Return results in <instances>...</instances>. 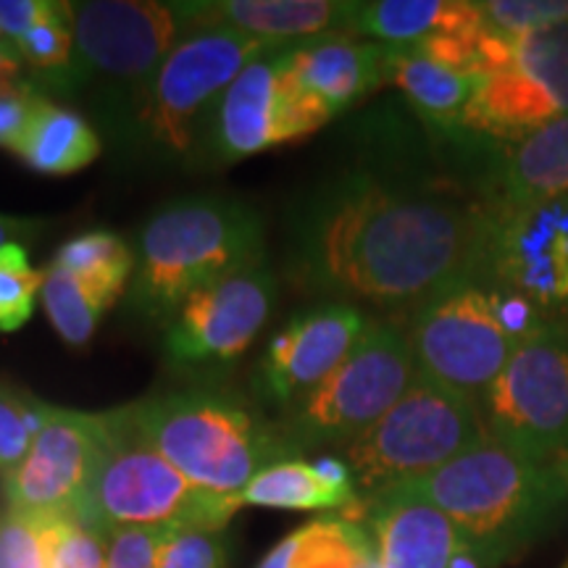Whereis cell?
Instances as JSON below:
<instances>
[{
  "label": "cell",
  "instance_id": "6da1fadb",
  "mask_svg": "<svg viewBox=\"0 0 568 568\" xmlns=\"http://www.w3.org/2000/svg\"><path fill=\"white\" fill-rule=\"evenodd\" d=\"M493 211L437 190L347 176L290 222L287 268L303 290L408 308L485 276Z\"/></svg>",
  "mask_w": 568,
  "mask_h": 568
},
{
  "label": "cell",
  "instance_id": "7a4b0ae2",
  "mask_svg": "<svg viewBox=\"0 0 568 568\" xmlns=\"http://www.w3.org/2000/svg\"><path fill=\"white\" fill-rule=\"evenodd\" d=\"M393 493L443 510L487 568L542 535L568 508V453L537 460L487 435Z\"/></svg>",
  "mask_w": 568,
  "mask_h": 568
},
{
  "label": "cell",
  "instance_id": "3957f363",
  "mask_svg": "<svg viewBox=\"0 0 568 568\" xmlns=\"http://www.w3.org/2000/svg\"><path fill=\"white\" fill-rule=\"evenodd\" d=\"M261 261H266L264 224L245 203L226 197L174 201L142 226L130 308L166 324L195 290Z\"/></svg>",
  "mask_w": 568,
  "mask_h": 568
},
{
  "label": "cell",
  "instance_id": "277c9868",
  "mask_svg": "<svg viewBox=\"0 0 568 568\" xmlns=\"http://www.w3.org/2000/svg\"><path fill=\"white\" fill-rule=\"evenodd\" d=\"M140 435L182 477L213 495L240 497L264 468L301 456L280 424L261 422L224 393H169L126 406Z\"/></svg>",
  "mask_w": 568,
  "mask_h": 568
},
{
  "label": "cell",
  "instance_id": "5b68a950",
  "mask_svg": "<svg viewBox=\"0 0 568 568\" xmlns=\"http://www.w3.org/2000/svg\"><path fill=\"white\" fill-rule=\"evenodd\" d=\"M105 453L80 518L109 535L124 527L226 529L243 508L240 497L195 487L140 435L130 410H105Z\"/></svg>",
  "mask_w": 568,
  "mask_h": 568
},
{
  "label": "cell",
  "instance_id": "8992f818",
  "mask_svg": "<svg viewBox=\"0 0 568 568\" xmlns=\"http://www.w3.org/2000/svg\"><path fill=\"white\" fill-rule=\"evenodd\" d=\"M74 59L59 95H77L95 84L109 92L119 122L138 124L151 84L174 51L193 30L184 3L153 0H82L71 3Z\"/></svg>",
  "mask_w": 568,
  "mask_h": 568
},
{
  "label": "cell",
  "instance_id": "52a82bcc",
  "mask_svg": "<svg viewBox=\"0 0 568 568\" xmlns=\"http://www.w3.org/2000/svg\"><path fill=\"white\" fill-rule=\"evenodd\" d=\"M487 437L479 403L418 374L385 416L343 447L358 500L437 471Z\"/></svg>",
  "mask_w": 568,
  "mask_h": 568
},
{
  "label": "cell",
  "instance_id": "ba28073f",
  "mask_svg": "<svg viewBox=\"0 0 568 568\" xmlns=\"http://www.w3.org/2000/svg\"><path fill=\"white\" fill-rule=\"evenodd\" d=\"M416 376L406 326L368 322L343 364L308 395L282 408V435L301 453L351 445L408 393Z\"/></svg>",
  "mask_w": 568,
  "mask_h": 568
},
{
  "label": "cell",
  "instance_id": "9c48e42d",
  "mask_svg": "<svg viewBox=\"0 0 568 568\" xmlns=\"http://www.w3.org/2000/svg\"><path fill=\"white\" fill-rule=\"evenodd\" d=\"M280 42L251 38L226 27H195L163 61L142 105L138 126L142 140L161 159H193L211 126L224 92L247 63Z\"/></svg>",
  "mask_w": 568,
  "mask_h": 568
},
{
  "label": "cell",
  "instance_id": "30bf717a",
  "mask_svg": "<svg viewBox=\"0 0 568 568\" xmlns=\"http://www.w3.org/2000/svg\"><path fill=\"white\" fill-rule=\"evenodd\" d=\"M406 335L418 374L479 406L518 347L495 314L485 276L416 305Z\"/></svg>",
  "mask_w": 568,
  "mask_h": 568
},
{
  "label": "cell",
  "instance_id": "8fae6325",
  "mask_svg": "<svg viewBox=\"0 0 568 568\" xmlns=\"http://www.w3.org/2000/svg\"><path fill=\"white\" fill-rule=\"evenodd\" d=\"M487 435L527 458L568 453V326L524 339L481 400Z\"/></svg>",
  "mask_w": 568,
  "mask_h": 568
},
{
  "label": "cell",
  "instance_id": "7c38bea8",
  "mask_svg": "<svg viewBox=\"0 0 568 568\" xmlns=\"http://www.w3.org/2000/svg\"><path fill=\"white\" fill-rule=\"evenodd\" d=\"M105 414L53 406L32 450L3 479L9 508L32 518H80L105 453Z\"/></svg>",
  "mask_w": 568,
  "mask_h": 568
},
{
  "label": "cell",
  "instance_id": "4fadbf2b",
  "mask_svg": "<svg viewBox=\"0 0 568 568\" xmlns=\"http://www.w3.org/2000/svg\"><path fill=\"white\" fill-rule=\"evenodd\" d=\"M276 301L266 261L195 290L166 324V351L182 366L237 358L264 329Z\"/></svg>",
  "mask_w": 568,
  "mask_h": 568
},
{
  "label": "cell",
  "instance_id": "5bb4252c",
  "mask_svg": "<svg viewBox=\"0 0 568 568\" xmlns=\"http://www.w3.org/2000/svg\"><path fill=\"white\" fill-rule=\"evenodd\" d=\"M290 48L258 55L224 92L211 126V148L219 161L251 159L326 124L290 80Z\"/></svg>",
  "mask_w": 568,
  "mask_h": 568
},
{
  "label": "cell",
  "instance_id": "9a60e30c",
  "mask_svg": "<svg viewBox=\"0 0 568 568\" xmlns=\"http://www.w3.org/2000/svg\"><path fill=\"white\" fill-rule=\"evenodd\" d=\"M493 211L485 276L524 295L545 318L568 316V195Z\"/></svg>",
  "mask_w": 568,
  "mask_h": 568
},
{
  "label": "cell",
  "instance_id": "2e32d148",
  "mask_svg": "<svg viewBox=\"0 0 568 568\" xmlns=\"http://www.w3.org/2000/svg\"><path fill=\"white\" fill-rule=\"evenodd\" d=\"M368 318L351 303H322L290 318L268 343L255 385L268 403L293 406L322 385L358 343Z\"/></svg>",
  "mask_w": 568,
  "mask_h": 568
},
{
  "label": "cell",
  "instance_id": "e0dca14e",
  "mask_svg": "<svg viewBox=\"0 0 568 568\" xmlns=\"http://www.w3.org/2000/svg\"><path fill=\"white\" fill-rule=\"evenodd\" d=\"M345 518L366 521L382 568H450L460 552L471 548L443 510L393 489L355 500Z\"/></svg>",
  "mask_w": 568,
  "mask_h": 568
},
{
  "label": "cell",
  "instance_id": "ac0fdd59",
  "mask_svg": "<svg viewBox=\"0 0 568 568\" xmlns=\"http://www.w3.org/2000/svg\"><path fill=\"white\" fill-rule=\"evenodd\" d=\"M287 69L297 95L329 122L387 82V45L353 38L297 42L287 51Z\"/></svg>",
  "mask_w": 568,
  "mask_h": 568
},
{
  "label": "cell",
  "instance_id": "d6986e66",
  "mask_svg": "<svg viewBox=\"0 0 568 568\" xmlns=\"http://www.w3.org/2000/svg\"><path fill=\"white\" fill-rule=\"evenodd\" d=\"M195 27H226L251 38L297 45L324 38H353L358 3L347 0H216L184 3Z\"/></svg>",
  "mask_w": 568,
  "mask_h": 568
},
{
  "label": "cell",
  "instance_id": "ffe728a7",
  "mask_svg": "<svg viewBox=\"0 0 568 568\" xmlns=\"http://www.w3.org/2000/svg\"><path fill=\"white\" fill-rule=\"evenodd\" d=\"M560 195H568V113L510 145L489 209L516 211Z\"/></svg>",
  "mask_w": 568,
  "mask_h": 568
},
{
  "label": "cell",
  "instance_id": "44dd1931",
  "mask_svg": "<svg viewBox=\"0 0 568 568\" xmlns=\"http://www.w3.org/2000/svg\"><path fill=\"white\" fill-rule=\"evenodd\" d=\"M479 3L468 0H374L358 3L353 38L364 34L382 45H414L435 34L485 32Z\"/></svg>",
  "mask_w": 568,
  "mask_h": 568
},
{
  "label": "cell",
  "instance_id": "7402d4cb",
  "mask_svg": "<svg viewBox=\"0 0 568 568\" xmlns=\"http://www.w3.org/2000/svg\"><path fill=\"white\" fill-rule=\"evenodd\" d=\"M387 82L406 92L426 122L450 130L464 122L481 77L443 67L410 45H387Z\"/></svg>",
  "mask_w": 568,
  "mask_h": 568
},
{
  "label": "cell",
  "instance_id": "603a6c76",
  "mask_svg": "<svg viewBox=\"0 0 568 568\" xmlns=\"http://www.w3.org/2000/svg\"><path fill=\"white\" fill-rule=\"evenodd\" d=\"M13 153L38 174L67 176L90 166L101 155V138L88 119L42 95Z\"/></svg>",
  "mask_w": 568,
  "mask_h": 568
},
{
  "label": "cell",
  "instance_id": "cb8c5ba5",
  "mask_svg": "<svg viewBox=\"0 0 568 568\" xmlns=\"http://www.w3.org/2000/svg\"><path fill=\"white\" fill-rule=\"evenodd\" d=\"M372 556L366 527L345 516H324L290 531L255 568H361Z\"/></svg>",
  "mask_w": 568,
  "mask_h": 568
},
{
  "label": "cell",
  "instance_id": "d4e9b609",
  "mask_svg": "<svg viewBox=\"0 0 568 568\" xmlns=\"http://www.w3.org/2000/svg\"><path fill=\"white\" fill-rule=\"evenodd\" d=\"M355 500H358V493L332 485L316 464L303 458L280 460L264 468L240 493L243 506L284 510H347Z\"/></svg>",
  "mask_w": 568,
  "mask_h": 568
},
{
  "label": "cell",
  "instance_id": "484cf974",
  "mask_svg": "<svg viewBox=\"0 0 568 568\" xmlns=\"http://www.w3.org/2000/svg\"><path fill=\"white\" fill-rule=\"evenodd\" d=\"M116 290L82 280L67 268L51 264L42 272L40 301L61 339L71 347H84L95 335L105 311L119 301Z\"/></svg>",
  "mask_w": 568,
  "mask_h": 568
},
{
  "label": "cell",
  "instance_id": "4316f807",
  "mask_svg": "<svg viewBox=\"0 0 568 568\" xmlns=\"http://www.w3.org/2000/svg\"><path fill=\"white\" fill-rule=\"evenodd\" d=\"M508 67L527 77L545 98L556 105L560 116L568 113V21L548 30L508 38ZM497 74V71H495Z\"/></svg>",
  "mask_w": 568,
  "mask_h": 568
},
{
  "label": "cell",
  "instance_id": "83f0119b",
  "mask_svg": "<svg viewBox=\"0 0 568 568\" xmlns=\"http://www.w3.org/2000/svg\"><path fill=\"white\" fill-rule=\"evenodd\" d=\"M21 61L30 63L34 74V88L59 92L67 80L71 59H74V21H71V3H55L51 17L32 27L17 42Z\"/></svg>",
  "mask_w": 568,
  "mask_h": 568
},
{
  "label": "cell",
  "instance_id": "f1b7e54d",
  "mask_svg": "<svg viewBox=\"0 0 568 568\" xmlns=\"http://www.w3.org/2000/svg\"><path fill=\"white\" fill-rule=\"evenodd\" d=\"M53 264L82 276V280L124 293V287L130 284V274L138 266V258L119 234L98 230L63 243L55 253Z\"/></svg>",
  "mask_w": 568,
  "mask_h": 568
},
{
  "label": "cell",
  "instance_id": "f546056e",
  "mask_svg": "<svg viewBox=\"0 0 568 568\" xmlns=\"http://www.w3.org/2000/svg\"><path fill=\"white\" fill-rule=\"evenodd\" d=\"M51 408L30 389L0 379V479L21 466Z\"/></svg>",
  "mask_w": 568,
  "mask_h": 568
},
{
  "label": "cell",
  "instance_id": "4dcf8cb0",
  "mask_svg": "<svg viewBox=\"0 0 568 568\" xmlns=\"http://www.w3.org/2000/svg\"><path fill=\"white\" fill-rule=\"evenodd\" d=\"M48 568H105L109 535L82 518H40Z\"/></svg>",
  "mask_w": 568,
  "mask_h": 568
},
{
  "label": "cell",
  "instance_id": "1f68e13d",
  "mask_svg": "<svg viewBox=\"0 0 568 568\" xmlns=\"http://www.w3.org/2000/svg\"><path fill=\"white\" fill-rule=\"evenodd\" d=\"M40 290L42 272L30 266L27 247H0V332H17L30 322Z\"/></svg>",
  "mask_w": 568,
  "mask_h": 568
},
{
  "label": "cell",
  "instance_id": "d6a6232c",
  "mask_svg": "<svg viewBox=\"0 0 568 568\" xmlns=\"http://www.w3.org/2000/svg\"><path fill=\"white\" fill-rule=\"evenodd\" d=\"M155 568H232V542L224 529L169 531Z\"/></svg>",
  "mask_w": 568,
  "mask_h": 568
},
{
  "label": "cell",
  "instance_id": "836d02e7",
  "mask_svg": "<svg viewBox=\"0 0 568 568\" xmlns=\"http://www.w3.org/2000/svg\"><path fill=\"white\" fill-rule=\"evenodd\" d=\"M487 30L518 38L568 21V0H485L479 3Z\"/></svg>",
  "mask_w": 568,
  "mask_h": 568
},
{
  "label": "cell",
  "instance_id": "e575fe53",
  "mask_svg": "<svg viewBox=\"0 0 568 568\" xmlns=\"http://www.w3.org/2000/svg\"><path fill=\"white\" fill-rule=\"evenodd\" d=\"M0 568H48L40 518L13 508L0 514Z\"/></svg>",
  "mask_w": 568,
  "mask_h": 568
},
{
  "label": "cell",
  "instance_id": "d590c367",
  "mask_svg": "<svg viewBox=\"0 0 568 568\" xmlns=\"http://www.w3.org/2000/svg\"><path fill=\"white\" fill-rule=\"evenodd\" d=\"M42 95L45 92L34 88V82L21 80V77L0 88V148L11 153L17 151L19 140L24 138Z\"/></svg>",
  "mask_w": 568,
  "mask_h": 568
},
{
  "label": "cell",
  "instance_id": "8d00e7d4",
  "mask_svg": "<svg viewBox=\"0 0 568 568\" xmlns=\"http://www.w3.org/2000/svg\"><path fill=\"white\" fill-rule=\"evenodd\" d=\"M172 529L124 527L109 531L105 568H155L163 539Z\"/></svg>",
  "mask_w": 568,
  "mask_h": 568
},
{
  "label": "cell",
  "instance_id": "74e56055",
  "mask_svg": "<svg viewBox=\"0 0 568 568\" xmlns=\"http://www.w3.org/2000/svg\"><path fill=\"white\" fill-rule=\"evenodd\" d=\"M53 9L55 0H0V30L17 42L42 19L51 17Z\"/></svg>",
  "mask_w": 568,
  "mask_h": 568
},
{
  "label": "cell",
  "instance_id": "f35d334b",
  "mask_svg": "<svg viewBox=\"0 0 568 568\" xmlns=\"http://www.w3.org/2000/svg\"><path fill=\"white\" fill-rule=\"evenodd\" d=\"M40 230H42L40 219H17V216H3V213H0V247L30 243V240L38 237Z\"/></svg>",
  "mask_w": 568,
  "mask_h": 568
},
{
  "label": "cell",
  "instance_id": "ab89813d",
  "mask_svg": "<svg viewBox=\"0 0 568 568\" xmlns=\"http://www.w3.org/2000/svg\"><path fill=\"white\" fill-rule=\"evenodd\" d=\"M17 77H21V59L17 53V45L9 42V45L0 48V88L17 80Z\"/></svg>",
  "mask_w": 568,
  "mask_h": 568
},
{
  "label": "cell",
  "instance_id": "60d3db41",
  "mask_svg": "<svg viewBox=\"0 0 568 568\" xmlns=\"http://www.w3.org/2000/svg\"><path fill=\"white\" fill-rule=\"evenodd\" d=\"M361 568H382V566H379V560H376V550H374V556H372V558H368V560H366V564H364V566H361Z\"/></svg>",
  "mask_w": 568,
  "mask_h": 568
},
{
  "label": "cell",
  "instance_id": "b9f144b4",
  "mask_svg": "<svg viewBox=\"0 0 568 568\" xmlns=\"http://www.w3.org/2000/svg\"><path fill=\"white\" fill-rule=\"evenodd\" d=\"M9 42H13V40H9V38H6V32H3V30H0V48H3V45H9Z\"/></svg>",
  "mask_w": 568,
  "mask_h": 568
},
{
  "label": "cell",
  "instance_id": "7bdbcfd3",
  "mask_svg": "<svg viewBox=\"0 0 568 568\" xmlns=\"http://www.w3.org/2000/svg\"><path fill=\"white\" fill-rule=\"evenodd\" d=\"M560 568H568V560H566V564H564V566H560Z\"/></svg>",
  "mask_w": 568,
  "mask_h": 568
}]
</instances>
